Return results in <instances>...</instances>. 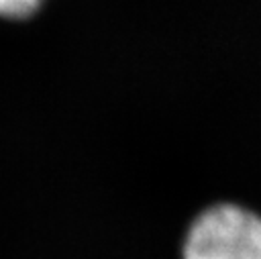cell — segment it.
<instances>
[{
	"mask_svg": "<svg viewBox=\"0 0 261 259\" xmlns=\"http://www.w3.org/2000/svg\"><path fill=\"white\" fill-rule=\"evenodd\" d=\"M181 259H261V216L237 204L204 210L186 232Z\"/></svg>",
	"mask_w": 261,
	"mask_h": 259,
	"instance_id": "cell-1",
	"label": "cell"
},
{
	"mask_svg": "<svg viewBox=\"0 0 261 259\" xmlns=\"http://www.w3.org/2000/svg\"><path fill=\"white\" fill-rule=\"evenodd\" d=\"M43 0H0V16L4 18H27Z\"/></svg>",
	"mask_w": 261,
	"mask_h": 259,
	"instance_id": "cell-2",
	"label": "cell"
}]
</instances>
